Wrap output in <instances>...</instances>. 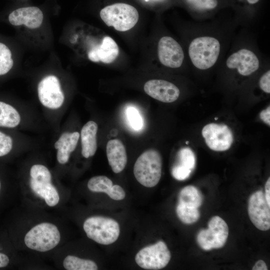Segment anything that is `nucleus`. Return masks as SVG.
I'll use <instances>...</instances> for the list:
<instances>
[{"mask_svg":"<svg viewBox=\"0 0 270 270\" xmlns=\"http://www.w3.org/2000/svg\"><path fill=\"white\" fill-rule=\"evenodd\" d=\"M80 136L77 132H64L55 142L54 147L57 150L56 158L60 164H64L68 162L71 153L76 148Z\"/></svg>","mask_w":270,"mask_h":270,"instance_id":"dca6fc26","label":"nucleus"},{"mask_svg":"<svg viewBox=\"0 0 270 270\" xmlns=\"http://www.w3.org/2000/svg\"><path fill=\"white\" fill-rule=\"evenodd\" d=\"M144 1L146 2H159V1H161L162 0H144Z\"/></svg>","mask_w":270,"mask_h":270,"instance_id":"4c0bfd02","label":"nucleus"},{"mask_svg":"<svg viewBox=\"0 0 270 270\" xmlns=\"http://www.w3.org/2000/svg\"><path fill=\"white\" fill-rule=\"evenodd\" d=\"M30 178L38 182H51L52 175L49 170L44 166L40 164L33 165L30 169Z\"/></svg>","mask_w":270,"mask_h":270,"instance_id":"bb28decb","label":"nucleus"},{"mask_svg":"<svg viewBox=\"0 0 270 270\" xmlns=\"http://www.w3.org/2000/svg\"><path fill=\"white\" fill-rule=\"evenodd\" d=\"M188 6L196 19H204L209 12L218 6V0H185Z\"/></svg>","mask_w":270,"mask_h":270,"instance_id":"6ab92c4d","label":"nucleus"},{"mask_svg":"<svg viewBox=\"0 0 270 270\" xmlns=\"http://www.w3.org/2000/svg\"><path fill=\"white\" fill-rule=\"evenodd\" d=\"M128 121L134 130H140L143 126V120L138 111L134 107L129 106L126 110Z\"/></svg>","mask_w":270,"mask_h":270,"instance_id":"cd10ccee","label":"nucleus"},{"mask_svg":"<svg viewBox=\"0 0 270 270\" xmlns=\"http://www.w3.org/2000/svg\"><path fill=\"white\" fill-rule=\"evenodd\" d=\"M106 152L112 171L116 174L122 171L127 163V154L123 143L118 139L110 140L106 144Z\"/></svg>","mask_w":270,"mask_h":270,"instance_id":"2eb2a0df","label":"nucleus"},{"mask_svg":"<svg viewBox=\"0 0 270 270\" xmlns=\"http://www.w3.org/2000/svg\"><path fill=\"white\" fill-rule=\"evenodd\" d=\"M222 30L211 25H192L187 47L189 61L200 70L211 69L224 56L228 39Z\"/></svg>","mask_w":270,"mask_h":270,"instance_id":"f257e3e1","label":"nucleus"},{"mask_svg":"<svg viewBox=\"0 0 270 270\" xmlns=\"http://www.w3.org/2000/svg\"><path fill=\"white\" fill-rule=\"evenodd\" d=\"M60 238V232L55 224L44 222L34 226L27 232L24 242L31 250L46 252L56 247Z\"/></svg>","mask_w":270,"mask_h":270,"instance_id":"20e7f679","label":"nucleus"},{"mask_svg":"<svg viewBox=\"0 0 270 270\" xmlns=\"http://www.w3.org/2000/svg\"><path fill=\"white\" fill-rule=\"evenodd\" d=\"M20 122V116L12 106L0 102V126L13 128Z\"/></svg>","mask_w":270,"mask_h":270,"instance_id":"aec40b11","label":"nucleus"},{"mask_svg":"<svg viewBox=\"0 0 270 270\" xmlns=\"http://www.w3.org/2000/svg\"><path fill=\"white\" fill-rule=\"evenodd\" d=\"M13 64L11 51L6 44L0 42V76L7 74Z\"/></svg>","mask_w":270,"mask_h":270,"instance_id":"a878e982","label":"nucleus"},{"mask_svg":"<svg viewBox=\"0 0 270 270\" xmlns=\"http://www.w3.org/2000/svg\"><path fill=\"white\" fill-rule=\"evenodd\" d=\"M62 265L67 270H96L98 266L94 261L68 256L64 260Z\"/></svg>","mask_w":270,"mask_h":270,"instance_id":"4be33fe9","label":"nucleus"},{"mask_svg":"<svg viewBox=\"0 0 270 270\" xmlns=\"http://www.w3.org/2000/svg\"><path fill=\"white\" fill-rule=\"evenodd\" d=\"M176 164L192 171L195 168L196 158L194 152L190 148H182L178 152Z\"/></svg>","mask_w":270,"mask_h":270,"instance_id":"393cba45","label":"nucleus"},{"mask_svg":"<svg viewBox=\"0 0 270 270\" xmlns=\"http://www.w3.org/2000/svg\"><path fill=\"white\" fill-rule=\"evenodd\" d=\"M100 15L106 25L120 32H126L132 28L139 18L136 9L125 3L108 6L101 10Z\"/></svg>","mask_w":270,"mask_h":270,"instance_id":"7ed1b4c3","label":"nucleus"},{"mask_svg":"<svg viewBox=\"0 0 270 270\" xmlns=\"http://www.w3.org/2000/svg\"><path fill=\"white\" fill-rule=\"evenodd\" d=\"M260 119L266 124L270 126V107L268 106L265 110H262L260 114Z\"/></svg>","mask_w":270,"mask_h":270,"instance_id":"473e14b6","label":"nucleus"},{"mask_svg":"<svg viewBox=\"0 0 270 270\" xmlns=\"http://www.w3.org/2000/svg\"><path fill=\"white\" fill-rule=\"evenodd\" d=\"M252 270H268V267L265 262L262 260L257 261L252 268Z\"/></svg>","mask_w":270,"mask_h":270,"instance_id":"72a5a7b5","label":"nucleus"},{"mask_svg":"<svg viewBox=\"0 0 270 270\" xmlns=\"http://www.w3.org/2000/svg\"><path fill=\"white\" fill-rule=\"evenodd\" d=\"M119 54V48L112 38L104 37L98 44H92L87 52L88 58L94 62L109 64L116 60Z\"/></svg>","mask_w":270,"mask_h":270,"instance_id":"ddd939ff","label":"nucleus"},{"mask_svg":"<svg viewBox=\"0 0 270 270\" xmlns=\"http://www.w3.org/2000/svg\"><path fill=\"white\" fill-rule=\"evenodd\" d=\"M178 218L186 224L196 222L200 218V213L198 208L178 204L176 208Z\"/></svg>","mask_w":270,"mask_h":270,"instance_id":"5701e85b","label":"nucleus"},{"mask_svg":"<svg viewBox=\"0 0 270 270\" xmlns=\"http://www.w3.org/2000/svg\"><path fill=\"white\" fill-rule=\"evenodd\" d=\"M162 158L154 149L146 150L136 160L134 167V176L142 185L152 188L159 182L162 176Z\"/></svg>","mask_w":270,"mask_h":270,"instance_id":"f03ea898","label":"nucleus"},{"mask_svg":"<svg viewBox=\"0 0 270 270\" xmlns=\"http://www.w3.org/2000/svg\"><path fill=\"white\" fill-rule=\"evenodd\" d=\"M97 124L94 121L87 122L82 128L80 133L82 154L85 158L94 155L97 150Z\"/></svg>","mask_w":270,"mask_h":270,"instance_id":"f3484780","label":"nucleus"},{"mask_svg":"<svg viewBox=\"0 0 270 270\" xmlns=\"http://www.w3.org/2000/svg\"><path fill=\"white\" fill-rule=\"evenodd\" d=\"M145 92L152 98L165 103L176 100L180 90L173 83L161 79H153L146 82L144 86Z\"/></svg>","mask_w":270,"mask_h":270,"instance_id":"f8f14e48","label":"nucleus"},{"mask_svg":"<svg viewBox=\"0 0 270 270\" xmlns=\"http://www.w3.org/2000/svg\"><path fill=\"white\" fill-rule=\"evenodd\" d=\"M38 93L40 103L50 109L59 108L64 100L60 80L54 75L47 76L40 82Z\"/></svg>","mask_w":270,"mask_h":270,"instance_id":"1a4fd4ad","label":"nucleus"},{"mask_svg":"<svg viewBox=\"0 0 270 270\" xmlns=\"http://www.w3.org/2000/svg\"><path fill=\"white\" fill-rule=\"evenodd\" d=\"M202 134L208 146L214 151L226 150L233 142L232 132L224 124H208L204 126Z\"/></svg>","mask_w":270,"mask_h":270,"instance_id":"9d476101","label":"nucleus"},{"mask_svg":"<svg viewBox=\"0 0 270 270\" xmlns=\"http://www.w3.org/2000/svg\"><path fill=\"white\" fill-rule=\"evenodd\" d=\"M44 19L42 11L38 7L28 6L18 8L8 16V20L13 26L24 25L31 29L38 28Z\"/></svg>","mask_w":270,"mask_h":270,"instance_id":"4468645a","label":"nucleus"},{"mask_svg":"<svg viewBox=\"0 0 270 270\" xmlns=\"http://www.w3.org/2000/svg\"><path fill=\"white\" fill-rule=\"evenodd\" d=\"M30 186L34 192L42 198L49 206H54L58 204L60 196L51 182H38L30 178Z\"/></svg>","mask_w":270,"mask_h":270,"instance_id":"a211bd4d","label":"nucleus"},{"mask_svg":"<svg viewBox=\"0 0 270 270\" xmlns=\"http://www.w3.org/2000/svg\"><path fill=\"white\" fill-rule=\"evenodd\" d=\"M202 196L196 188L188 186L180 192L178 204L198 208L202 205Z\"/></svg>","mask_w":270,"mask_h":270,"instance_id":"412c9836","label":"nucleus"},{"mask_svg":"<svg viewBox=\"0 0 270 270\" xmlns=\"http://www.w3.org/2000/svg\"><path fill=\"white\" fill-rule=\"evenodd\" d=\"M113 184L110 179L104 176H95L89 180L87 186L90 190L106 194Z\"/></svg>","mask_w":270,"mask_h":270,"instance_id":"b1692460","label":"nucleus"},{"mask_svg":"<svg viewBox=\"0 0 270 270\" xmlns=\"http://www.w3.org/2000/svg\"><path fill=\"white\" fill-rule=\"evenodd\" d=\"M111 198L116 200H122L126 196L124 189L119 185H112L108 192L106 194Z\"/></svg>","mask_w":270,"mask_h":270,"instance_id":"2f4dec72","label":"nucleus"},{"mask_svg":"<svg viewBox=\"0 0 270 270\" xmlns=\"http://www.w3.org/2000/svg\"><path fill=\"white\" fill-rule=\"evenodd\" d=\"M192 171L184 168L178 164H175L172 169V176L178 180H184L188 178Z\"/></svg>","mask_w":270,"mask_h":270,"instance_id":"c756f323","label":"nucleus"},{"mask_svg":"<svg viewBox=\"0 0 270 270\" xmlns=\"http://www.w3.org/2000/svg\"><path fill=\"white\" fill-rule=\"evenodd\" d=\"M0 187H1V184H0Z\"/></svg>","mask_w":270,"mask_h":270,"instance_id":"58836bf2","label":"nucleus"},{"mask_svg":"<svg viewBox=\"0 0 270 270\" xmlns=\"http://www.w3.org/2000/svg\"><path fill=\"white\" fill-rule=\"evenodd\" d=\"M238 1L242 2L244 0L248 4L254 5L258 3L260 0H238Z\"/></svg>","mask_w":270,"mask_h":270,"instance_id":"e433bc0d","label":"nucleus"},{"mask_svg":"<svg viewBox=\"0 0 270 270\" xmlns=\"http://www.w3.org/2000/svg\"><path fill=\"white\" fill-rule=\"evenodd\" d=\"M228 236V228L226 222L219 216L212 217L208 223V228L202 230L197 235L198 245L205 250L222 248Z\"/></svg>","mask_w":270,"mask_h":270,"instance_id":"423d86ee","label":"nucleus"},{"mask_svg":"<svg viewBox=\"0 0 270 270\" xmlns=\"http://www.w3.org/2000/svg\"><path fill=\"white\" fill-rule=\"evenodd\" d=\"M12 148V140L10 136L0 132V156L8 154Z\"/></svg>","mask_w":270,"mask_h":270,"instance_id":"c85d7f7f","label":"nucleus"},{"mask_svg":"<svg viewBox=\"0 0 270 270\" xmlns=\"http://www.w3.org/2000/svg\"><path fill=\"white\" fill-rule=\"evenodd\" d=\"M10 262L8 257L5 254L0 252V268L6 267Z\"/></svg>","mask_w":270,"mask_h":270,"instance_id":"c9c22d12","label":"nucleus"},{"mask_svg":"<svg viewBox=\"0 0 270 270\" xmlns=\"http://www.w3.org/2000/svg\"><path fill=\"white\" fill-rule=\"evenodd\" d=\"M264 196L268 204L270 205V178H268L265 184Z\"/></svg>","mask_w":270,"mask_h":270,"instance_id":"f704fd0d","label":"nucleus"},{"mask_svg":"<svg viewBox=\"0 0 270 270\" xmlns=\"http://www.w3.org/2000/svg\"><path fill=\"white\" fill-rule=\"evenodd\" d=\"M83 228L89 238L104 245L115 242L120 234V226L116 221L100 216H91L86 219Z\"/></svg>","mask_w":270,"mask_h":270,"instance_id":"39448f33","label":"nucleus"},{"mask_svg":"<svg viewBox=\"0 0 270 270\" xmlns=\"http://www.w3.org/2000/svg\"><path fill=\"white\" fill-rule=\"evenodd\" d=\"M157 54L160 62L168 68H178L184 62L185 54L183 48L178 42L168 36L160 38Z\"/></svg>","mask_w":270,"mask_h":270,"instance_id":"6e6552de","label":"nucleus"},{"mask_svg":"<svg viewBox=\"0 0 270 270\" xmlns=\"http://www.w3.org/2000/svg\"><path fill=\"white\" fill-rule=\"evenodd\" d=\"M171 258L167 246L162 240L141 249L135 256L136 263L146 270H160L166 266Z\"/></svg>","mask_w":270,"mask_h":270,"instance_id":"0eeeda50","label":"nucleus"},{"mask_svg":"<svg viewBox=\"0 0 270 270\" xmlns=\"http://www.w3.org/2000/svg\"><path fill=\"white\" fill-rule=\"evenodd\" d=\"M258 86L260 90L264 92L270 93V70L267 69L260 76L258 80Z\"/></svg>","mask_w":270,"mask_h":270,"instance_id":"7c9ffc66","label":"nucleus"},{"mask_svg":"<svg viewBox=\"0 0 270 270\" xmlns=\"http://www.w3.org/2000/svg\"><path fill=\"white\" fill-rule=\"evenodd\" d=\"M248 210L251 222L258 229L262 231L270 229V205L262 191L258 190L250 196Z\"/></svg>","mask_w":270,"mask_h":270,"instance_id":"9b49d317","label":"nucleus"}]
</instances>
